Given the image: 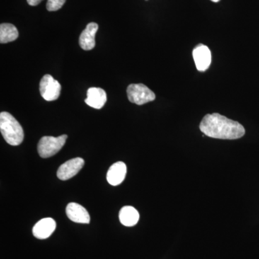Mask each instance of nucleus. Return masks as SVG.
<instances>
[{
    "label": "nucleus",
    "instance_id": "nucleus-15",
    "mask_svg": "<svg viewBox=\"0 0 259 259\" xmlns=\"http://www.w3.org/2000/svg\"><path fill=\"white\" fill-rule=\"evenodd\" d=\"M65 3H66V0H48L47 10L49 12L57 11L62 8Z\"/></svg>",
    "mask_w": 259,
    "mask_h": 259
},
{
    "label": "nucleus",
    "instance_id": "nucleus-13",
    "mask_svg": "<svg viewBox=\"0 0 259 259\" xmlns=\"http://www.w3.org/2000/svg\"><path fill=\"white\" fill-rule=\"evenodd\" d=\"M139 213L137 209L131 206H125L120 209L119 218L123 226L132 227L136 226L139 221Z\"/></svg>",
    "mask_w": 259,
    "mask_h": 259
},
{
    "label": "nucleus",
    "instance_id": "nucleus-16",
    "mask_svg": "<svg viewBox=\"0 0 259 259\" xmlns=\"http://www.w3.org/2000/svg\"><path fill=\"white\" fill-rule=\"evenodd\" d=\"M42 1V0H27L28 5L30 6H36V5L40 4Z\"/></svg>",
    "mask_w": 259,
    "mask_h": 259
},
{
    "label": "nucleus",
    "instance_id": "nucleus-6",
    "mask_svg": "<svg viewBox=\"0 0 259 259\" xmlns=\"http://www.w3.org/2000/svg\"><path fill=\"white\" fill-rule=\"evenodd\" d=\"M192 56L199 71L204 72L209 69L212 62V54L207 46L198 44L192 51Z\"/></svg>",
    "mask_w": 259,
    "mask_h": 259
},
{
    "label": "nucleus",
    "instance_id": "nucleus-1",
    "mask_svg": "<svg viewBox=\"0 0 259 259\" xmlns=\"http://www.w3.org/2000/svg\"><path fill=\"white\" fill-rule=\"evenodd\" d=\"M199 129L208 137L223 140L241 139L245 133L244 127L239 122L218 113L204 116Z\"/></svg>",
    "mask_w": 259,
    "mask_h": 259
},
{
    "label": "nucleus",
    "instance_id": "nucleus-9",
    "mask_svg": "<svg viewBox=\"0 0 259 259\" xmlns=\"http://www.w3.org/2000/svg\"><path fill=\"white\" fill-rule=\"evenodd\" d=\"M66 214L74 223L88 224L90 223V216L88 211L81 204L71 202L66 208Z\"/></svg>",
    "mask_w": 259,
    "mask_h": 259
},
{
    "label": "nucleus",
    "instance_id": "nucleus-5",
    "mask_svg": "<svg viewBox=\"0 0 259 259\" xmlns=\"http://www.w3.org/2000/svg\"><path fill=\"white\" fill-rule=\"evenodd\" d=\"M39 90L44 100L54 101L60 96L61 86L60 83L50 74H46L40 80Z\"/></svg>",
    "mask_w": 259,
    "mask_h": 259
},
{
    "label": "nucleus",
    "instance_id": "nucleus-12",
    "mask_svg": "<svg viewBox=\"0 0 259 259\" xmlns=\"http://www.w3.org/2000/svg\"><path fill=\"white\" fill-rule=\"evenodd\" d=\"M107 94L102 88H91L88 91V97L85 100L87 105L93 108L101 109L107 102Z\"/></svg>",
    "mask_w": 259,
    "mask_h": 259
},
{
    "label": "nucleus",
    "instance_id": "nucleus-14",
    "mask_svg": "<svg viewBox=\"0 0 259 259\" xmlns=\"http://www.w3.org/2000/svg\"><path fill=\"white\" fill-rule=\"evenodd\" d=\"M19 36L18 29L13 24L2 23L0 25V42L8 44L15 41Z\"/></svg>",
    "mask_w": 259,
    "mask_h": 259
},
{
    "label": "nucleus",
    "instance_id": "nucleus-2",
    "mask_svg": "<svg viewBox=\"0 0 259 259\" xmlns=\"http://www.w3.org/2000/svg\"><path fill=\"white\" fill-rule=\"evenodd\" d=\"M0 131L8 144L19 146L23 143V127L9 112H2L0 113Z\"/></svg>",
    "mask_w": 259,
    "mask_h": 259
},
{
    "label": "nucleus",
    "instance_id": "nucleus-17",
    "mask_svg": "<svg viewBox=\"0 0 259 259\" xmlns=\"http://www.w3.org/2000/svg\"><path fill=\"white\" fill-rule=\"evenodd\" d=\"M210 1L213 2V3H218V2L221 1V0H210Z\"/></svg>",
    "mask_w": 259,
    "mask_h": 259
},
{
    "label": "nucleus",
    "instance_id": "nucleus-8",
    "mask_svg": "<svg viewBox=\"0 0 259 259\" xmlns=\"http://www.w3.org/2000/svg\"><path fill=\"white\" fill-rule=\"evenodd\" d=\"M56 228V221L53 218H44L34 226L32 233L37 239H47L54 233Z\"/></svg>",
    "mask_w": 259,
    "mask_h": 259
},
{
    "label": "nucleus",
    "instance_id": "nucleus-4",
    "mask_svg": "<svg viewBox=\"0 0 259 259\" xmlns=\"http://www.w3.org/2000/svg\"><path fill=\"white\" fill-rule=\"evenodd\" d=\"M127 98L129 101L138 105H142L152 102L156 99V95L143 83H132L127 88Z\"/></svg>",
    "mask_w": 259,
    "mask_h": 259
},
{
    "label": "nucleus",
    "instance_id": "nucleus-11",
    "mask_svg": "<svg viewBox=\"0 0 259 259\" xmlns=\"http://www.w3.org/2000/svg\"><path fill=\"white\" fill-rule=\"evenodd\" d=\"M127 167L122 161L116 162L109 168L107 174V180L110 185L117 186L120 185L125 180Z\"/></svg>",
    "mask_w": 259,
    "mask_h": 259
},
{
    "label": "nucleus",
    "instance_id": "nucleus-7",
    "mask_svg": "<svg viewBox=\"0 0 259 259\" xmlns=\"http://www.w3.org/2000/svg\"><path fill=\"white\" fill-rule=\"evenodd\" d=\"M84 161L81 158H75L65 162L61 165L57 171L59 180L66 181L76 176L83 168Z\"/></svg>",
    "mask_w": 259,
    "mask_h": 259
},
{
    "label": "nucleus",
    "instance_id": "nucleus-3",
    "mask_svg": "<svg viewBox=\"0 0 259 259\" xmlns=\"http://www.w3.org/2000/svg\"><path fill=\"white\" fill-rule=\"evenodd\" d=\"M68 136L62 135L59 137L44 136L37 144V151L40 157L47 158L54 156L64 146Z\"/></svg>",
    "mask_w": 259,
    "mask_h": 259
},
{
    "label": "nucleus",
    "instance_id": "nucleus-10",
    "mask_svg": "<svg viewBox=\"0 0 259 259\" xmlns=\"http://www.w3.org/2000/svg\"><path fill=\"white\" fill-rule=\"evenodd\" d=\"M99 26L97 23H90L87 25L79 36V46L84 51L93 50L95 47V35Z\"/></svg>",
    "mask_w": 259,
    "mask_h": 259
}]
</instances>
